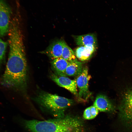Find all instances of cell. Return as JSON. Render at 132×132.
I'll return each mask as SVG.
<instances>
[{
    "instance_id": "1",
    "label": "cell",
    "mask_w": 132,
    "mask_h": 132,
    "mask_svg": "<svg viewBox=\"0 0 132 132\" xmlns=\"http://www.w3.org/2000/svg\"><path fill=\"white\" fill-rule=\"evenodd\" d=\"M24 124L32 132H82L83 128L81 120L71 116L44 121H26Z\"/></svg>"
},
{
    "instance_id": "2",
    "label": "cell",
    "mask_w": 132,
    "mask_h": 132,
    "mask_svg": "<svg viewBox=\"0 0 132 132\" xmlns=\"http://www.w3.org/2000/svg\"><path fill=\"white\" fill-rule=\"evenodd\" d=\"M33 99L42 106L56 112L69 107L74 102L72 99L44 91L39 92Z\"/></svg>"
},
{
    "instance_id": "3",
    "label": "cell",
    "mask_w": 132,
    "mask_h": 132,
    "mask_svg": "<svg viewBox=\"0 0 132 132\" xmlns=\"http://www.w3.org/2000/svg\"><path fill=\"white\" fill-rule=\"evenodd\" d=\"M120 110L121 119L132 129V90L125 94Z\"/></svg>"
},
{
    "instance_id": "4",
    "label": "cell",
    "mask_w": 132,
    "mask_h": 132,
    "mask_svg": "<svg viewBox=\"0 0 132 132\" xmlns=\"http://www.w3.org/2000/svg\"><path fill=\"white\" fill-rule=\"evenodd\" d=\"M11 10L4 0H0V36L5 35L8 33Z\"/></svg>"
},
{
    "instance_id": "5",
    "label": "cell",
    "mask_w": 132,
    "mask_h": 132,
    "mask_svg": "<svg viewBox=\"0 0 132 132\" xmlns=\"http://www.w3.org/2000/svg\"><path fill=\"white\" fill-rule=\"evenodd\" d=\"M88 72L87 67H83L82 73L76 79L77 86L79 89V97L85 99L87 98L89 95L88 82L91 77Z\"/></svg>"
},
{
    "instance_id": "6",
    "label": "cell",
    "mask_w": 132,
    "mask_h": 132,
    "mask_svg": "<svg viewBox=\"0 0 132 132\" xmlns=\"http://www.w3.org/2000/svg\"><path fill=\"white\" fill-rule=\"evenodd\" d=\"M51 77L58 86L68 90L77 97H79L76 79L71 80L66 77L58 76L54 74L51 75Z\"/></svg>"
},
{
    "instance_id": "7",
    "label": "cell",
    "mask_w": 132,
    "mask_h": 132,
    "mask_svg": "<svg viewBox=\"0 0 132 132\" xmlns=\"http://www.w3.org/2000/svg\"><path fill=\"white\" fill-rule=\"evenodd\" d=\"M64 42L61 40L54 41L41 53L46 54L52 60L62 57Z\"/></svg>"
},
{
    "instance_id": "8",
    "label": "cell",
    "mask_w": 132,
    "mask_h": 132,
    "mask_svg": "<svg viewBox=\"0 0 132 132\" xmlns=\"http://www.w3.org/2000/svg\"><path fill=\"white\" fill-rule=\"evenodd\" d=\"M97 46L94 45L79 46L76 49V57L81 61L89 60L96 50Z\"/></svg>"
},
{
    "instance_id": "9",
    "label": "cell",
    "mask_w": 132,
    "mask_h": 132,
    "mask_svg": "<svg viewBox=\"0 0 132 132\" xmlns=\"http://www.w3.org/2000/svg\"><path fill=\"white\" fill-rule=\"evenodd\" d=\"M93 105L100 111H110L114 109L113 105L107 97L102 94L97 96Z\"/></svg>"
},
{
    "instance_id": "10",
    "label": "cell",
    "mask_w": 132,
    "mask_h": 132,
    "mask_svg": "<svg viewBox=\"0 0 132 132\" xmlns=\"http://www.w3.org/2000/svg\"><path fill=\"white\" fill-rule=\"evenodd\" d=\"M74 37L76 44L79 46L94 45L97 46V38L94 34L89 33L74 36Z\"/></svg>"
},
{
    "instance_id": "11",
    "label": "cell",
    "mask_w": 132,
    "mask_h": 132,
    "mask_svg": "<svg viewBox=\"0 0 132 132\" xmlns=\"http://www.w3.org/2000/svg\"><path fill=\"white\" fill-rule=\"evenodd\" d=\"M69 62L62 57L53 60L51 64L55 74L58 76L66 77V70Z\"/></svg>"
},
{
    "instance_id": "12",
    "label": "cell",
    "mask_w": 132,
    "mask_h": 132,
    "mask_svg": "<svg viewBox=\"0 0 132 132\" xmlns=\"http://www.w3.org/2000/svg\"><path fill=\"white\" fill-rule=\"evenodd\" d=\"M83 64L78 61L69 62L66 70V76L77 77L82 72Z\"/></svg>"
},
{
    "instance_id": "13",
    "label": "cell",
    "mask_w": 132,
    "mask_h": 132,
    "mask_svg": "<svg viewBox=\"0 0 132 132\" xmlns=\"http://www.w3.org/2000/svg\"><path fill=\"white\" fill-rule=\"evenodd\" d=\"M62 57L69 62L78 61L75 53L64 41Z\"/></svg>"
},
{
    "instance_id": "14",
    "label": "cell",
    "mask_w": 132,
    "mask_h": 132,
    "mask_svg": "<svg viewBox=\"0 0 132 132\" xmlns=\"http://www.w3.org/2000/svg\"><path fill=\"white\" fill-rule=\"evenodd\" d=\"M7 43L0 38V68L4 60Z\"/></svg>"
},
{
    "instance_id": "15",
    "label": "cell",
    "mask_w": 132,
    "mask_h": 132,
    "mask_svg": "<svg viewBox=\"0 0 132 132\" xmlns=\"http://www.w3.org/2000/svg\"><path fill=\"white\" fill-rule=\"evenodd\" d=\"M83 116L86 120H89L93 119L91 112L90 107L85 109L83 113Z\"/></svg>"
},
{
    "instance_id": "16",
    "label": "cell",
    "mask_w": 132,
    "mask_h": 132,
    "mask_svg": "<svg viewBox=\"0 0 132 132\" xmlns=\"http://www.w3.org/2000/svg\"><path fill=\"white\" fill-rule=\"evenodd\" d=\"M90 107L91 112L93 119L97 115L99 111L98 109L93 105Z\"/></svg>"
}]
</instances>
